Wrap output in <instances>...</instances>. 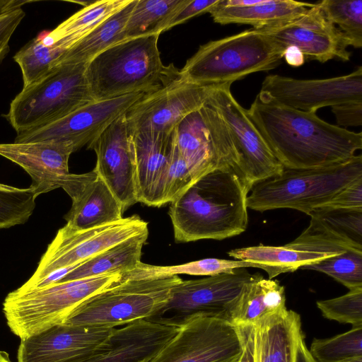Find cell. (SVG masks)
I'll return each instance as SVG.
<instances>
[{
	"label": "cell",
	"mask_w": 362,
	"mask_h": 362,
	"mask_svg": "<svg viewBox=\"0 0 362 362\" xmlns=\"http://www.w3.org/2000/svg\"><path fill=\"white\" fill-rule=\"evenodd\" d=\"M248 115L285 169L327 167L362 148V133L326 122L316 112L293 109L256 96Z\"/></svg>",
	"instance_id": "1"
},
{
	"label": "cell",
	"mask_w": 362,
	"mask_h": 362,
	"mask_svg": "<svg viewBox=\"0 0 362 362\" xmlns=\"http://www.w3.org/2000/svg\"><path fill=\"white\" fill-rule=\"evenodd\" d=\"M248 194L231 168L203 175L170 203L175 242L221 240L243 233L248 224Z\"/></svg>",
	"instance_id": "2"
},
{
	"label": "cell",
	"mask_w": 362,
	"mask_h": 362,
	"mask_svg": "<svg viewBox=\"0 0 362 362\" xmlns=\"http://www.w3.org/2000/svg\"><path fill=\"white\" fill-rule=\"evenodd\" d=\"M158 35L125 39L91 59L86 77L95 101L136 92H150L179 76L173 64L163 65Z\"/></svg>",
	"instance_id": "3"
},
{
	"label": "cell",
	"mask_w": 362,
	"mask_h": 362,
	"mask_svg": "<svg viewBox=\"0 0 362 362\" xmlns=\"http://www.w3.org/2000/svg\"><path fill=\"white\" fill-rule=\"evenodd\" d=\"M122 273L59 281L10 292L3 313L11 331L21 340L63 324L82 303L119 281Z\"/></svg>",
	"instance_id": "4"
},
{
	"label": "cell",
	"mask_w": 362,
	"mask_h": 362,
	"mask_svg": "<svg viewBox=\"0 0 362 362\" xmlns=\"http://www.w3.org/2000/svg\"><path fill=\"white\" fill-rule=\"evenodd\" d=\"M284 51L262 31L252 28L200 46L179 74L200 86L232 84L250 74L276 68Z\"/></svg>",
	"instance_id": "5"
},
{
	"label": "cell",
	"mask_w": 362,
	"mask_h": 362,
	"mask_svg": "<svg viewBox=\"0 0 362 362\" xmlns=\"http://www.w3.org/2000/svg\"><path fill=\"white\" fill-rule=\"evenodd\" d=\"M360 177L361 154L327 167L284 168L279 175L252 187L247 197V208L260 212L292 209L310 215Z\"/></svg>",
	"instance_id": "6"
},
{
	"label": "cell",
	"mask_w": 362,
	"mask_h": 362,
	"mask_svg": "<svg viewBox=\"0 0 362 362\" xmlns=\"http://www.w3.org/2000/svg\"><path fill=\"white\" fill-rule=\"evenodd\" d=\"M86 63H62L36 83L22 88L4 117L17 134L57 121L95 101L86 77Z\"/></svg>",
	"instance_id": "7"
},
{
	"label": "cell",
	"mask_w": 362,
	"mask_h": 362,
	"mask_svg": "<svg viewBox=\"0 0 362 362\" xmlns=\"http://www.w3.org/2000/svg\"><path fill=\"white\" fill-rule=\"evenodd\" d=\"M182 279L120 280L82 303L63 324L115 328L151 319L168 302L173 288Z\"/></svg>",
	"instance_id": "8"
},
{
	"label": "cell",
	"mask_w": 362,
	"mask_h": 362,
	"mask_svg": "<svg viewBox=\"0 0 362 362\" xmlns=\"http://www.w3.org/2000/svg\"><path fill=\"white\" fill-rule=\"evenodd\" d=\"M231 83L212 86L206 103L220 115L230 138L233 168L250 192L258 182L274 177L284 170L263 136L230 92Z\"/></svg>",
	"instance_id": "9"
},
{
	"label": "cell",
	"mask_w": 362,
	"mask_h": 362,
	"mask_svg": "<svg viewBox=\"0 0 362 362\" xmlns=\"http://www.w3.org/2000/svg\"><path fill=\"white\" fill-rule=\"evenodd\" d=\"M254 275L240 268L202 279L182 280L173 288L167 304L151 320L177 327L197 316L231 322L242 293Z\"/></svg>",
	"instance_id": "10"
},
{
	"label": "cell",
	"mask_w": 362,
	"mask_h": 362,
	"mask_svg": "<svg viewBox=\"0 0 362 362\" xmlns=\"http://www.w3.org/2000/svg\"><path fill=\"white\" fill-rule=\"evenodd\" d=\"M148 230V223L136 214L84 230L65 225L48 245L33 274L19 288H37L54 272L79 265L102 251Z\"/></svg>",
	"instance_id": "11"
},
{
	"label": "cell",
	"mask_w": 362,
	"mask_h": 362,
	"mask_svg": "<svg viewBox=\"0 0 362 362\" xmlns=\"http://www.w3.org/2000/svg\"><path fill=\"white\" fill-rule=\"evenodd\" d=\"M243 351L238 327L229 321L197 316L147 362H236Z\"/></svg>",
	"instance_id": "12"
},
{
	"label": "cell",
	"mask_w": 362,
	"mask_h": 362,
	"mask_svg": "<svg viewBox=\"0 0 362 362\" xmlns=\"http://www.w3.org/2000/svg\"><path fill=\"white\" fill-rule=\"evenodd\" d=\"M175 146L196 180L217 168L234 171L232 147L225 123L206 103L176 127Z\"/></svg>",
	"instance_id": "13"
},
{
	"label": "cell",
	"mask_w": 362,
	"mask_h": 362,
	"mask_svg": "<svg viewBox=\"0 0 362 362\" xmlns=\"http://www.w3.org/2000/svg\"><path fill=\"white\" fill-rule=\"evenodd\" d=\"M259 95L293 109L313 112L326 106L362 101V67L347 75L324 79L269 75Z\"/></svg>",
	"instance_id": "14"
},
{
	"label": "cell",
	"mask_w": 362,
	"mask_h": 362,
	"mask_svg": "<svg viewBox=\"0 0 362 362\" xmlns=\"http://www.w3.org/2000/svg\"><path fill=\"white\" fill-rule=\"evenodd\" d=\"M212 86L187 82L179 76L146 93L125 113L130 132H171L189 113L206 103Z\"/></svg>",
	"instance_id": "15"
},
{
	"label": "cell",
	"mask_w": 362,
	"mask_h": 362,
	"mask_svg": "<svg viewBox=\"0 0 362 362\" xmlns=\"http://www.w3.org/2000/svg\"><path fill=\"white\" fill-rule=\"evenodd\" d=\"M257 30L284 50L297 47L305 60L346 62L351 55L347 49L348 40L326 18L317 3L300 16Z\"/></svg>",
	"instance_id": "16"
},
{
	"label": "cell",
	"mask_w": 362,
	"mask_h": 362,
	"mask_svg": "<svg viewBox=\"0 0 362 362\" xmlns=\"http://www.w3.org/2000/svg\"><path fill=\"white\" fill-rule=\"evenodd\" d=\"M147 93L136 92L112 99L93 101L45 127L17 134L14 142L57 140L70 144L76 151L88 146L112 122L124 114Z\"/></svg>",
	"instance_id": "17"
},
{
	"label": "cell",
	"mask_w": 362,
	"mask_h": 362,
	"mask_svg": "<svg viewBox=\"0 0 362 362\" xmlns=\"http://www.w3.org/2000/svg\"><path fill=\"white\" fill-rule=\"evenodd\" d=\"M125 113L88 145L96 154L94 169L124 211L138 202L132 137Z\"/></svg>",
	"instance_id": "18"
},
{
	"label": "cell",
	"mask_w": 362,
	"mask_h": 362,
	"mask_svg": "<svg viewBox=\"0 0 362 362\" xmlns=\"http://www.w3.org/2000/svg\"><path fill=\"white\" fill-rule=\"evenodd\" d=\"M114 328L60 324L21 340L18 362H79L95 353Z\"/></svg>",
	"instance_id": "19"
},
{
	"label": "cell",
	"mask_w": 362,
	"mask_h": 362,
	"mask_svg": "<svg viewBox=\"0 0 362 362\" xmlns=\"http://www.w3.org/2000/svg\"><path fill=\"white\" fill-rule=\"evenodd\" d=\"M308 226L291 243L290 248L340 254L362 252V209H341L320 206L309 215Z\"/></svg>",
	"instance_id": "20"
},
{
	"label": "cell",
	"mask_w": 362,
	"mask_h": 362,
	"mask_svg": "<svg viewBox=\"0 0 362 362\" xmlns=\"http://www.w3.org/2000/svg\"><path fill=\"white\" fill-rule=\"evenodd\" d=\"M61 188L72 200L64 219L73 229L92 228L123 218L122 205L94 168L83 174L69 173Z\"/></svg>",
	"instance_id": "21"
},
{
	"label": "cell",
	"mask_w": 362,
	"mask_h": 362,
	"mask_svg": "<svg viewBox=\"0 0 362 362\" xmlns=\"http://www.w3.org/2000/svg\"><path fill=\"white\" fill-rule=\"evenodd\" d=\"M175 129L171 132H131L138 202L149 206L164 205L163 187L175 146Z\"/></svg>",
	"instance_id": "22"
},
{
	"label": "cell",
	"mask_w": 362,
	"mask_h": 362,
	"mask_svg": "<svg viewBox=\"0 0 362 362\" xmlns=\"http://www.w3.org/2000/svg\"><path fill=\"white\" fill-rule=\"evenodd\" d=\"M180 327L151 319L115 327L95 353L79 362H147Z\"/></svg>",
	"instance_id": "23"
},
{
	"label": "cell",
	"mask_w": 362,
	"mask_h": 362,
	"mask_svg": "<svg viewBox=\"0 0 362 362\" xmlns=\"http://www.w3.org/2000/svg\"><path fill=\"white\" fill-rule=\"evenodd\" d=\"M74 152L70 144L57 140L0 144V156L30 176L29 187L35 197L62 187L69 173V159Z\"/></svg>",
	"instance_id": "24"
},
{
	"label": "cell",
	"mask_w": 362,
	"mask_h": 362,
	"mask_svg": "<svg viewBox=\"0 0 362 362\" xmlns=\"http://www.w3.org/2000/svg\"><path fill=\"white\" fill-rule=\"evenodd\" d=\"M236 327L250 348L252 362H292L302 332L298 313L286 308L254 324Z\"/></svg>",
	"instance_id": "25"
},
{
	"label": "cell",
	"mask_w": 362,
	"mask_h": 362,
	"mask_svg": "<svg viewBox=\"0 0 362 362\" xmlns=\"http://www.w3.org/2000/svg\"><path fill=\"white\" fill-rule=\"evenodd\" d=\"M313 6L291 0H218L208 13L217 23L259 29L300 16Z\"/></svg>",
	"instance_id": "26"
},
{
	"label": "cell",
	"mask_w": 362,
	"mask_h": 362,
	"mask_svg": "<svg viewBox=\"0 0 362 362\" xmlns=\"http://www.w3.org/2000/svg\"><path fill=\"white\" fill-rule=\"evenodd\" d=\"M148 230L120 242L77 266L59 281L92 277L115 272L124 273L140 262ZM57 281V282H59Z\"/></svg>",
	"instance_id": "27"
},
{
	"label": "cell",
	"mask_w": 362,
	"mask_h": 362,
	"mask_svg": "<svg viewBox=\"0 0 362 362\" xmlns=\"http://www.w3.org/2000/svg\"><path fill=\"white\" fill-rule=\"evenodd\" d=\"M228 255L237 260L250 262L259 265L265 271L268 279L278 275L293 272L300 268L317 262L336 254L320 253L297 250L287 247L259 245L237 248L228 252Z\"/></svg>",
	"instance_id": "28"
},
{
	"label": "cell",
	"mask_w": 362,
	"mask_h": 362,
	"mask_svg": "<svg viewBox=\"0 0 362 362\" xmlns=\"http://www.w3.org/2000/svg\"><path fill=\"white\" fill-rule=\"evenodd\" d=\"M285 302L284 287L278 281L255 274L242 293L231 322L235 326L254 324L286 309Z\"/></svg>",
	"instance_id": "29"
},
{
	"label": "cell",
	"mask_w": 362,
	"mask_h": 362,
	"mask_svg": "<svg viewBox=\"0 0 362 362\" xmlns=\"http://www.w3.org/2000/svg\"><path fill=\"white\" fill-rule=\"evenodd\" d=\"M136 0L128 4L66 49L59 64L88 63L98 54L124 40V31Z\"/></svg>",
	"instance_id": "30"
},
{
	"label": "cell",
	"mask_w": 362,
	"mask_h": 362,
	"mask_svg": "<svg viewBox=\"0 0 362 362\" xmlns=\"http://www.w3.org/2000/svg\"><path fill=\"white\" fill-rule=\"evenodd\" d=\"M129 1H93L48 33L43 41L66 49Z\"/></svg>",
	"instance_id": "31"
},
{
	"label": "cell",
	"mask_w": 362,
	"mask_h": 362,
	"mask_svg": "<svg viewBox=\"0 0 362 362\" xmlns=\"http://www.w3.org/2000/svg\"><path fill=\"white\" fill-rule=\"evenodd\" d=\"M256 267L258 264L243 260L206 258L173 266L151 265L140 262L132 269L122 274V280L166 278L179 274L214 276L237 269Z\"/></svg>",
	"instance_id": "32"
},
{
	"label": "cell",
	"mask_w": 362,
	"mask_h": 362,
	"mask_svg": "<svg viewBox=\"0 0 362 362\" xmlns=\"http://www.w3.org/2000/svg\"><path fill=\"white\" fill-rule=\"evenodd\" d=\"M189 0H136L126 23L125 39L158 35L173 16Z\"/></svg>",
	"instance_id": "33"
},
{
	"label": "cell",
	"mask_w": 362,
	"mask_h": 362,
	"mask_svg": "<svg viewBox=\"0 0 362 362\" xmlns=\"http://www.w3.org/2000/svg\"><path fill=\"white\" fill-rule=\"evenodd\" d=\"M66 49L44 42L43 37L37 36L30 40L13 56L14 61L20 66L23 88L29 87L45 76L55 66Z\"/></svg>",
	"instance_id": "34"
},
{
	"label": "cell",
	"mask_w": 362,
	"mask_h": 362,
	"mask_svg": "<svg viewBox=\"0 0 362 362\" xmlns=\"http://www.w3.org/2000/svg\"><path fill=\"white\" fill-rule=\"evenodd\" d=\"M317 362H362V327L328 339H315L309 351Z\"/></svg>",
	"instance_id": "35"
},
{
	"label": "cell",
	"mask_w": 362,
	"mask_h": 362,
	"mask_svg": "<svg viewBox=\"0 0 362 362\" xmlns=\"http://www.w3.org/2000/svg\"><path fill=\"white\" fill-rule=\"evenodd\" d=\"M317 4L326 18L345 35L350 46L362 47V0H323Z\"/></svg>",
	"instance_id": "36"
},
{
	"label": "cell",
	"mask_w": 362,
	"mask_h": 362,
	"mask_svg": "<svg viewBox=\"0 0 362 362\" xmlns=\"http://www.w3.org/2000/svg\"><path fill=\"white\" fill-rule=\"evenodd\" d=\"M303 269L324 273L349 290L362 288V252H360L346 251Z\"/></svg>",
	"instance_id": "37"
},
{
	"label": "cell",
	"mask_w": 362,
	"mask_h": 362,
	"mask_svg": "<svg viewBox=\"0 0 362 362\" xmlns=\"http://www.w3.org/2000/svg\"><path fill=\"white\" fill-rule=\"evenodd\" d=\"M30 188H18L0 183V229L26 223L35 208Z\"/></svg>",
	"instance_id": "38"
},
{
	"label": "cell",
	"mask_w": 362,
	"mask_h": 362,
	"mask_svg": "<svg viewBox=\"0 0 362 362\" xmlns=\"http://www.w3.org/2000/svg\"><path fill=\"white\" fill-rule=\"evenodd\" d=\"M317 306L329 320L362 327V288L349 290L339 297L318 300Z\"/></svg>",
	"instance_id": "39"
},
{
	"label": "cell",
	"mask_w": 362,
	"mask_h": 362,
	"mask_svg": "<svg viewBox=\"0 0 362 362\" xmlns=\"http://www.w3.org/2000/svg\"><path fill=\"white\" fill-rule=\"evenodd\" d=\"M195 181L187 162L175 146L165 175L163 187L164 204L173 202Z\"/></svg>",
	"instance_id": "40"
},
{
	"label": "cell",
	"mask_w": 362,
	"mask_h": 362,
	"mask_svg": "<svg viewBox=\"0 0 362 362\" xmlns=\"http://www.w3.org/2000/svg\"><path fill=\"white\" fill-rule=\"evenodd\" d=\"M21 7L0 11V63L9 51V41L25 17Z\"/></svg>",
	"instance_id": "41"
},
{
	"label": "cell",
	"mask_w": 362,
	"mask_h": 362,
	"mask_svg": "<svg viewBox=\"0 0 362 362\" xmlns=\"http://www.w3.org/2000/svg\"><path fill=\"white\" fill-rule=\"evenodd\" d=\"M322 206L341 209H362V177L345 187Z\"/></svg>",
	"instance_id": "42"
},
{
	"label": "cell",
	"mask_w": 362,
	"mask_h": 362,
	"mask_svg": "<svg viewBox=\"0 0 362 362\" xmlns=\"http://www.w3.org/2000/svg\"><path fill=\"white\" fill-rule=\"evenodd\" d=\"M337 126L344 128L362 124V101H349L332 106Z\"/></svg>",
	"instance_id": "43"
},
{
	"label": "cell",
	"mask_w": 362,
	"mask_h": 362,
	"mask_svg": "<svg viewBox=\"0 0 362 362\" xmlns=\"http://www.w3.org/2000/svg\"><path fill=\"white\" fill-rule=\"evenodd\" d=\"M217 1L218 0H189L173 16L166 27L165 31L192 17L208 13Z\"/></svg>",
	"instance_id": "44"
},
{
	"label": "cell",
	"mask_w": 362,
	"mask_h": 362,
	"mask_svg": "<svg viewBox=\"0 0 362 362\" xmlns=\"http://www.w3.org/2000/svg\"><path fill=\"white\" fill-rule=\"evenodd\" d=\"M292 362H317L306 346L303 332L299 334L297 338Z\"/></svg>",
	"instance_id": "45"
},
{
	"label": "cell",
	"mask_w": 362,
	"mask_h": 362,
	"mask_svg": "<svg viewBox=\"0 0 362 362\" xmlns=\"http://www.w3.org/2000/svg\"><path fill=\"white\" fill-rule=\"evenodd\" d=\"M284 58L286 62L293 66H300L305 59L303 53L296 47H288L285 49Z\"/></svg>",
	"instance_id": "46"
},
{
	"label": "cell",
	"mask_w": 362,
	"mask_h": 362,
	"mask_svg": "<svg viewBox=\"0 0 362 362\" xmlns=\"http://www.w3.org/2000/svg\"><path fill=\"white\" fill-rule=\"evenodd\" d=\"M29 2L28 1L19 0H0V11L16 7H21L23 4Z\"/></svg>",
	"instance_id": "47"
},
{
	"label": "cell",
	"mask_w": 362,
	"mask_h": 362,
	"mask_svg": "<svg viewBox=\"0 0 362 362\" xmlns=\"http://www.w3.org/2000/svg\"><path fill=\"white\" fill-rule=\"evenodd\" d=\"M241 335V334H240ZM243 351L238 358L237 362H252V354L250 350V348L247 343L243 340Z\"/></svg>",
	"instance_id": "48"
},
{
	"label": "cell",
	"mask_w": 362,
	"mask_h": 362,
	"mask_svg": "<svg viewBox=\"0 0 362 362\" xmlns=\"http://www.w3.org/2000/svg\"><path fill=\"white\" fill-rule=\"evenodd\" d=\"M0 362H12L7 352L0 351Z\"/></svg>",
	"instance_id": "49"
},
{
	"label": "cell",
	"mask_w": 362,
	"mask_h": 362,
	"mask_svg": "<svg viewBox=\"0 0 362 362\" xmlns=\"http://www.w3.org/2000/svg\"><path fill=\"white\" fill-rule=\"evenodd\" d=\"M237 362V361H236Z\"/></svg>",
	"instance_id": "50"
}]
</instances>
